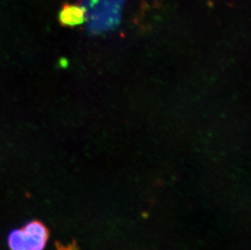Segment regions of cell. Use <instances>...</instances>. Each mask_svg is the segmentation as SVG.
<instances>
[{
	"mask_svg": "<svg viewBox=\"0 0 251 250\" xmlns=\"http://www.w3.org/2000/svg\"><path fill=\"white\" fill-rule=\"evenodd\" d=\"M86 9L77 5H64L59 12V20L64 26H77L85 22Z\"/></svg>",
	"mask_w": 251,
	"mask_h": 250,
	"instance_id": "cell-2",
	"label": "cell"
},
{
	"mask_svg": "<svg viewBox=\"0 0 251 250\" xmlns=\"http://www.w3.org/2000/svg\"><path fill=\"white\" fill-rule=\"evenodd\" d=\"M55 250H79L78 247L76 246V242H73L72 244L64 246L59 242L55 243Z\"/></svg>",
	"mask_w": 251,
	"mask_h": 250,
	"instance_id": "cell-3",
	"label": "cell"
},
{
	"mask_svg": "<svg viewBox=\"0 0 251 250\" xmlns=\"http://www.w3.org/2000/svg\"><path fill=\"white\" fill-rule=\"evenodd\" d=\"M49 236V230L43 223L32 220L22 228L13 230L7 244L11 250H43Z\"/></svg>",
	"mask_w": 251,
	"mask_h": 250,
	"instance_id": "cell-1",
	"label": "cell"
}]
</instances>
